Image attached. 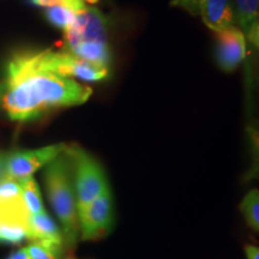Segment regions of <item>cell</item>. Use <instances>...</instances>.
<instances>
[{"mask_svg": "<svg viewBox=\"0 0 259 259\" xmlns=\"http://www.w3.org/2000/svg\"><path fill=\"white\" fill-rule=\"evenodd\" d=\"M93 89L51 71L45 50H21L6 61L0 78V113L14 121H30L47 112L85 103Z\"/></svg>", "mask_w": 259, "mask_h": 259, "instance_id": "obj_1", "label": "cell"}, {"mask_svg": "<svg viewBox=\"0 0 259 259\" xmlns=\"http://www.w3.org/2000/svg\"><path fill=\"white\" fill-rule=\"evenodd\" d=\"M44 178L52 209L61 225L65 244L67 247H73L80 232L72 163L65 151L47 164Z\"/></svg>", "mask_w": 259, "mask_h": 259, "instance_id": "obj_2", "label": "cell"}, {"mask_svg": "<svg viewBox=\"0 0 259 259\" xmlns=\"http://www.w3.org/2000/svg\"><path fill=\"white\" fill-rule=\"evenodd\" d=\"M72 163L77 212L109 190L105 170L99 161L79 145H67L65 150Z\"/></svg>", "mask_w": 259, "mask_h": 259, "instance_id": "obj_3", "label": "cell"}, {"mask_svg": "<svg viewBox=\"0 0 259 259\" xmlns=\"http://www.w3.org/2000/svg\"><path fill=\"white\" fill-rule=\"evenodd\" d=\"M109 21L99 9L88 8L77 12L73 23L64 30V50L80 44L108 42Z\"/></svg>", "mask_w": 259, "mask_h": 259, "instance_id": "obj_4", "label": "cell"}, {"mask_svg": "<svg viewBox=\"0 0 259 259\" xmlns=\"http://www.w3.org/2000/svg\"><path fill=\"white\" fill-rule=\"evenodd\" d=\"M78 221L83 240H97L108 234L114 222L111 190L78 210Z\"/></svg>", "mask_w": 259, "mask_h": 259, "instance_id": "obj_5", "label": "cell"}, {"mask_svg": "<svg viewBox=\"0 0 259 259\" xmlns=\"http://www.w3.org/2000/svg\"><path fill=\"white\" fill-rule=\"evenodd\" d=\"M66 148V144L59 143L31 150L12 151L6 155V176L18 181L30 178L35 171L63 154Z\"/></svg>", "mask_w": 259, "mask_h": 259, "instance_id": "obj_6", "label": "cell"}, {"mask_svg": "<svg viewBox=\"0 0 259 259\" xmlns=\"http://www.w3.org/2000/svg\"><path fill=\"white\" fill-rule=\"evenodd\" d=\"M45 63L53 72L69 78L80 79L83 82H100L109 76L108 67L97 66L67 52L45 50Z\"/></svg>", "mask_w": 259, "mask_h": 259, "instance_id": "obj_7", "label": "cell"}, {"mask_svg": "<svg viewBox=\"0 0 259 259\" xmlns=\"http://www.w3.org/2000/svg\"><path fill=\"white\" fill-rule=\"evenodd\" d=\"M215 34L216 64L223 72H233L246 57V35L236 25Z\"/></svg>", "mask_w": 259, "mask_h": 259, "instance_id": "obj_8", "label": "cell"}, {"mask_svg": "<svg viewBox=\"0 0 259 259\" xmlns=\"http://www.w3.org/2000/svg\"><path fill=\"white\" fill-rule=\"evenodd\" d=\"M28 240L31 242H40L58 252L63 250L64 235L61 229L53 219L46 212L34 213L28 220Z\"/></svg>", "mask_w": 259, "mask_h": 259, "instance_id": "obj_9", "label": "cell"}, {"mask_svg": "<svg viewBox=\"0 0 259 259\" xmlns=\"http://www.w3.org/2000/svg\"><path fill=\"white\" fill-rule=\"evenodd\" d=\"M199 16H202L204 24L215 32L236 23L232 0H199Z\"/></svg>", "mask_w": 259, "mask_h": 259, "instance_id": "obj_10", "label": "cell"}, {"mask_svg": "<svg viewBox=\"0 0 259 259\" xmlns=\"http://www.w3.org/2000/svg\"><path fill=\"white\" fill-rule=\"evenodd\" d=\"M235 22L246 35L259 18V0H235Z\"/></svg>", "mask_w": 259, "mask_h": 259, "instance_id": "obj_11", "label": "cell"}, {"mask_svg": "<svg viewBox=\"0 0 259 259\" xmlns=\"http://www.w3.org/2000/svg\"><path fill=\"white\" fill-rule=\"evenodd\" d=\"M22 186V194H23V200L25 206L30 215L45 211L44 203H42L40 189H38L36 181L32 177L27 179L19 180Z\"/></svg>", "mask_w": 259, "mask_h": 259, "instance_id": "obj_12", "label": "cell"}, {"mask_svg": "<svg viewBox=\"0 0 259 259\" xmlns=\"http://www.w3.org/2000/svg\"><path fill=\"white\" fill-rule=\"evenodd\" d=\"M248 148L251 154V166L245 174V181L259 180V128L251 125L246 127Z\"/></svg>", "mask_w": 259, "mask_h": 259, "instance_id": "obj_13", "label": "cell"}, {"mask_svg": "<svg viewBox=\"0 0 259 259\" xmlns=\"http://www.w3.org/2000/svg\"><path fill=\"white\" fill-rule=\"evenodd\" d=\"M240 210L247 225L259 233V190L253 189L245 194Z\"/></svg>", "mask_w": 259, "mask_h": 259, "instance_id": "obj_14", "label": "cell"}, {"mask_svg": "<svg viewBox=\"0 0 259 259\" xmlns=\"http://www.w3.org/2000/svg\"><path fill=\"white\" fill-rule=\"evenodd\" d=\"M77 12L67 6H52L45 10V18L53 27L65 30L73 23Z\"/></svg>", "mask_w": 259, "mask_h": 259, "instance_id": "obj_15", "label": "cell"}, {"mask_svg": "<svg viewBox=\"0 0 259 259\" xmlns=\"http://www.w3.org/2000/svg\"><path fill=\"white\" fill-rule=\"evenodd\" d=\"M24 240H28V228L21 225H0V242L18 245Z\"/></svg>", "mask_w": 259, "mask_h": 259, "instance_id": "obj_16", "label": "cell"}, {"mask_svg": "<svg viewBox=\"0 0 259 259\" xmlns=\"http://www.w3.org/2000/svg\"><path fill=\"white\" fill-rule=\"evenodd\" d=\"M27 250L30 259H58L60 254V252L42 245L40 242H31L27 246Z\"/></svg>", "mask_w": 259, "mask_h": 259, "instance_id": "obj_17", "label": "cell"}, {"mask_svg": "<svg viewBox=\"0 0 259 259\" xmlns=\"http://www.w3.org/2000/svg\"><path fill=\"white\" fill-rule=\"evenodd\" d=\"M32 5L41 8H52V6H67L74 12H79L87 8L83 0H29Z\"/></svg>", "mask_w": 259, "mask_h": 259, "instance_id": "obj_18", "label": "cell"}, {"mask_svg": "<svg viewBox=\"0 0 259 259\" xmlns=\"http://www.w3.org/2000/svg\"><path fill=\"white\" fill-rule=\"evenodd\" d=\"M171 8H180L192 16H199V0H171Z\"/></svg>", "mask_w": 259, "mask_h": 259, "instance_id": "obj_19", "label": "cell"}, {"mask_svg": "<svg viewBox=\"0 0 259 259\" xmlns=\"http://www.w3.org/2000/svg\"><path fill=\"white\" fill-rule=\"evenodd\" d=\"M246 37L248 38V41H250L257 50H259V18L252 24L250 30L246 34Z\"/></svg>", "mask_w": 259, "mask_h": 259, "instance_id": "obj_20", "label": "cell"}, {"mask_svg": "<svg viewBox=\"0 0 259 259\" xmlns=\"http://www.w3.org/2000/svg\"><path fill=\"white\" fill-rule=\"evenodd\" d=\"M245 253L247 259H259V246L247 245L245 247Z\"/></svg>", "mask_w": 259, "mask_h": 259, "instance_id": "obj_21", "label": "cell"}, {"mask_svg": "<svg viewBox=\"0 0 259 259\" xmlns=\"http://www.w3.org/2000/svg\"><path fill=\"white\" fill-rule=\"evenodd\" d=\"M9 259H30V258H29L27 247H23V248H19L17 251H15L14 253L10 255Z\"/></svg>", "mask_w": 259, "mask_h": 259, "instance_id": "obj_22", "label": "cell"}, {"mask_svg": "<svg viewBox=\"0 0 259 259\" xmlns=\"http://www.w3.org/2000/svg\"><path fill=\"white\" fill-rule=\"evenodd\" d=\"M6 155L4 153H0V180L6 176Z\"/></svg>", "mask_w": 259, "mask_h": 259, "instance_id": "obj_23", "label": "cell"}, {"mask_svg": "<svg viewBox=\"0 0 259 259\" xmlns=\"http://www.w3.org/2000/svg\"><path fill=\"white\" fill-rule=\"evenodd\" d=\"M83 2L88 3V4H90V5H95V4H97V3L100 2V0H83Z\"/></svg>", "mask_w": 259, "mask_h": 259, "instance_id": "obj_24", "label": "cell"}, {"mask_svg": "<svg viewBox=\"0 0 259 259\" xmlns=\"http://www.w3.org/2000/svg\"><path fill=\"white\" fill-rule=\"evenodd\" d=\"M64 259H74V257H72V255H67V257H65Z\"/></svg>", "mask_w": 259, "mask_h": 259, "instance_id": "obj_25", "label": "cell"}]
</instances>
